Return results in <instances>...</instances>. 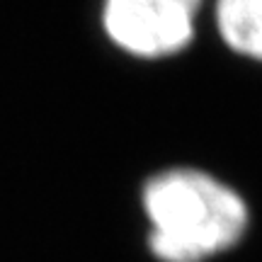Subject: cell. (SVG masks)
<instances>
[{
    "mask_svg": "<svg viewBox=\"0 0 262 262\" xmlns=\"http://www.w3.org/2000/svg\"><path fill=\"white\" fill-rule=\"evenodd\" d=\"M148 250L160 262H206L241 243L250 206L228 182L199 168H168L141 189Z\"/></svg>",
    "mask_w": 262,
    "mask_h": 262,
    "instance_id": "6da1fadb",
    "label": "cell"
},
{
    "mask_svg": "<svg viewBox=\"0 0 262 262\" xmlns=\"http://www.w3.org/2000/svg\"><path fill=\"white\" fill-rule=\"evenodd\" d=\"M204 0H104L102 27L136 58H168L192 44Z\"/></svg>",
    "mask_w": 262,
    "mask_h": 262,
    "instance_id": "7a4b0ae2",
    "label": "cell"
},
{
    "mask_svg": "<svg viewBox=\"0 0 262 262\" xmlns=\"http://www.w3.org/2000/svg\"><path fill=\"white\" fill-rule=\"evenodd\" d=\"M214 19L233 54L262 63V0H216Z\"/></svg>",
    "mask_w": 262,
    "mask_h": 262,
    "instance_id": "3957f363",
    "label": "cell"
}]
</instances>
